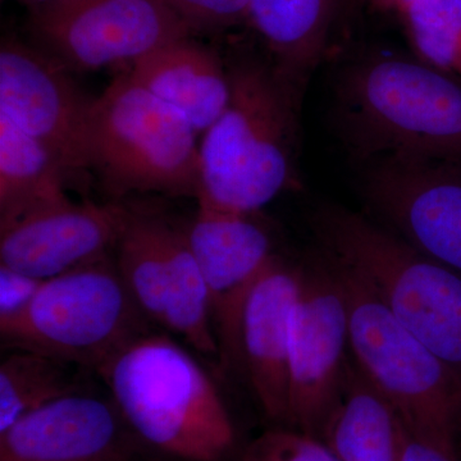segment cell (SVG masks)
<instances>
[{
    "label": "cell",
    "mask_w": 461,
    "mask_h": 461,
    "mask_svg": "<svg viewBox=\"0 0 461 461\" xmlns=\"http://www.w3.org/2000/svg\"><path fill=\"white\" fill-rule=\"evenodd\" d=\"M230 102L200 144L198 202L258 213L295 184L303 93L268 56L226 60Z\"/></svg>",
    "instance_id": "cell-1"
},
{
    "label": "cell",
    "mask_w": 461,
    "mask_h": 461,
    "mask_svg": "<svg viewBox=\"0 0 461 461\" xmlns=\"http://www.w3.org/2000/svg\"><path fill=\"white\" fill-rule=\"evenodd\" d=\"M339 131L360 159L429 158L461 162V77L421 60L375 56L342 71Z\"/></svg>",
    "instance_id": "cell-2"
},
{
    "label": "cell",
    "mask_w": 461,
    "mask_h": 461,
    "mask_svg": "<svg viewBox=\"0 0 461 461\" xmlns=\"http://www.w3.org/2000/svg\"><path fill=\"white\" fill-rule=\"evenodd\" d=\"M95 375L130 429L158 453L221 461L235 446V427L214 382L165 333L139 336Z\"/></svg>",
    "instance_id": "cell-3"
},
{
    "label": "cell",
    "mask_w": 461,
    "mask_h": 461,
    "mask_svg": "<svg viewBox=\"0 0 461 461\" xmlns=\"http://www.w3.org/2000/svg\"><path fill=\"white\" fill-rule=\"evenodd\" d=\"M313 229L324 254L357 273L406 330L461 375L460 273L342 206H320Z\"/></svg>",
    "instance_id": "cell-4"
},
{
    "label": "cell",
    "mask_w": 461,
    "mask_h": 461,
    "mask_svg": "<svg viewBox=\"0 0 461 461\" xmlns=\"http://www.w3.org/2000/svg\"><path fill=\"white\" fill-rule=\"evenodd\" d=\"M196 136L180 112L124 72L91 102L87 169L113 202L150 193L198 199L202 159Z\"/></svg>",
    "instance_id": "cell-5"
},
{
    "label": "cell",
    "mask_w": 461,
    "mask_h": 461,
    "mask_svg": "<svg viewBox=\"0 0 461 461\" xmlns=\"http://www.w3.org/2000/svg\"><path fill=\"white\" fill-rule=\"evenodd\" d=\"M329 259L348 302L354 359L409 432L461 456L459 373L406 330L357 273Z\"/></svg>",
    "instance_id": "cell-6"
},
{
    "label": "cell",
    "mask_w": 461,
    "mask_h": 461,
    "mask_svg": "<svg viewBox=\"0 0 461 461\" xmlns=\"http://www.w3.org/2000/svg\"><path fill=\"white\" fill-rule=\"evenodd\" d=\"M151 327L111 253L45 281L23 313L0 321V339L11 350L39 351L95 373Z\"/></svg>",
    "instance_id": "cell-7"
},
{
    "label": "cell",
    "mask_w": 461,
    "mask_h": 461,
    "mask_svg": "<svg viewBox=\"0 0 461 461\" xmlns=\"http://www.w3.org/2000/svg\"><path fill=\"white\" fill-rule=\"evenodd\" d=\"M29 32L75 72L130 66L193 33L165 0H51L30 9Z\"/></svg>",
    "instance_id": "cell-8"
},
{
    "label": "cell",
    "mask_w": 461,
    "mask_h": 461,
    "mask_svg": "<svg viewBox=\"0 0 461 461\" xmlns=\"http://www.w3.org/2000/svg\"><path fill=\"white\" fill-rule=\"evenodd\" d=\"M350 348L348 302L335 267L321 254L300 267L290 324L288 429L321 439L344 390Z\"/></svg>",
    "instance_id": "cell-9"
},
{
    "label": "cell",
    "mask_w": 461,
    "mask_h": 461,
    "mask_svg": "<svg viewBox=\"0 0 461 461\" xmlns=\"http://www.w3.org/2000/svg\"><path fill=\"white\" fill-rule=\"evenodd\" d=\"M369 209L387 230L461 275V162L384 157L362 178Z\"/></svg>",
    "instance_id": "cell-10"
},
{
    "label": "cell",
    "mask_w": 461,
    "mask_h": 461,
    "mask_svg": "<svg viewBox=\"0 0 461 461\" xmlns=\"http://www.w3.org/2000/svg\"><path fill=\"white\" fill-rule=\"evenodd\" d=\"M72 71L36 45L3 39L0 114L45 145L66 173L87 169V118L93 99Z\"/></svg>",
    "instance_id": "cell-11"
},
{
    "label": "cell",
    "mask_w": 461,
    "mask_h": 461,
    "mask_svg": "<svg viewBox=\"0 0 461 461\" xmlns=\"http://www.w3.org/2000/svg\"><path fill=\"white\" fill-rule=\"evenodd\" d=\"M187 236L208 290L218 362L222 371L238 372L245 305L276 256L271 232L256 213L222 211L198 202Z\"/></svg>",
    "instance_id": "cell-12"
},
{
    "label": "cell",
    "mask_w": 461,
    "mask_h": 461,
    "mask_svg": "<svg viewBox=\"0 0 461 461\" xmlns=\"http://www.w3.org/2000/svg\"><path fill=\"white\" fill-rule=\"evenodd\" d=\"M127 203L72 202L68 196L38 206L0 226V264L50 280L113 253Z\"/></svg>",
    "instance_id": "cell-13"
},
{
    "label": "cell",
    "mask_w": 461,
    "mask_h": 461,
    "mask_svg": "<svg viewBox=\"0 0 461 461\" xmlns=\"http://www.w3.org/2000/svg\"><path fill=\"white\" fill-rule=\"evenodd\" d=\"M144 444L111 399L62 397L0 432V461H133Z\"/></svg>",
    "instance_id": "cell-14"
},
{
    "label": "cell",
    "mask_w": 461,
    "mask_h": 461,
    "mask_svg": "<svg viewBox=\"0 0 461 461\" xmlns=\"http://www.w3.org/2000/svg\"><path fill=\"white\" fill-rule=\"evenodd\" d=\"M299 275L300 267L276 254L249 296L240 330L238 373L277 427L290 420V324Z\"/></svg>",
    "instance_id": "cell-15"
},
{
    "label": "cell",
    "mask_w": 461,
    "mask_h": 461,
    "mask_svg": "<svg viewBox=\"0 0 461 461\" xmlns=\"http://www.w3.org/2000/svg\"><path fill=\"white\" fill-rule=\"evenodd\" d=\"M129 75L180 112L198 135L208 131L229 105L226 60L191 35L139 58Z\"/></svg>",
    "instance_id": "cell-16"
},
{
    "label": "cell",
    "mask_w": 461,
    "mask_h": 461,
    "mask_svg": "<svg viewBox=\"0 0 461 461\" xmlns=\"http://www.w3.org/2000/svg\"><path fill=\"white\" fill-rule=\"evenodd\" d=\"M321 439L339 461H402V421L353 354Z\"/></svg>",
    "instance_id": "cell-17"
},
{
    "label": "cell",
    "mask_w": 461,
    "mask_h": 461,
    "mask_svg": "<svg viewBox=\"0 0 461 461\" xmlns=\"http://www.w3.org/2000/svg\"><path fill=\"white\" fill-rule=\"evenodd\" d=\"M344 0H250L248 23L267 56L297 89L321 62Z\"/></svg>",
    "instance_id": "cell-18"
},
{
    "label": "cell",
    "mask_w": 461,
    "mask_h": 461,
    "mask_svg": "<svg viewBox=\"0 0 461 461\" xmlns=\"http://www.w3.org/2000/svg\"><path fill=\"white\" fill-rule=\"evenodd\" d=\"M169 215L127 203V217L113 257L124 286L154 327L168 321Z\"/></svg>",
    "instance_id": "cell-19"
},
{
    "label": "cell",
    "mask_w": 461,
    "mask_h": 461,
    "mask_svg": "<svg viewBox=\"0 0 461 461\" xmlns=\"http://www.w3.org/2000/svg\"><path fill=\"white\" fill-rule=\"evenodd\" d=\"M66 178L50 149L0 114V226L66 198Z\"/></svg>",
    "instance_id": "cell-20"
},
{
    "label": "cell",
    "mask_w": 461,
    "mask_h": 461,
    "mask_svg": "<svg viewBox=\"0 0 461 461\" xmlns=\"http://www.w3.org/2000/svg\"><path fill=\"white\" fill-rule=\"evenodd\" d=\"M85 372L50 355L14 348L0 363V432L48 403L85 393Z\"/></svg>",
    "instance_id": "cell-21"
},
{
    "label": "cell",
    "mask_w": 461,
    "mask_h": 461,
    "mask_svg": "<svg viewBox=\"0 0 461 461\" xmlns=\"http://www.w3.org/2000/svg\"><path fill=\"white\" fill-rule=\"evenodd\" d=\"M399 18L417 59L461 77V0H414Z\"/></svg>",
    "instance_id": "cell-22"
},
{
    "label": "cell",
    "mask_w": 461,
    "mask_h": 461,
    "mask_svg": "<svg viewBox=\"0 0 461 461\" xmlns=\"http://www.w3.org/2000/svg\"><path fill=\"white\" fill-rule=\"evenodd\" d=\"M241 461H339L317 437L288 427H276L254 438Z\"/></svg>",
    "instance_id": "cell-23"
},
{
    "label": "cell",
    "mask_w": 461,
    "mask_h": 461,
    "mask_svg": "<svg viewBox=\"0 0 461 461\" xmlns=\"http://www.w3.org/2000/svg\"><path fill=\"white\" fill-rule=\"evenodd\" d=\"M191 32H223L249 21L250 0H165Z\"/></svg>",
    "instance_id": "cell-24"
},
{
    "label": "cell",
    "mask_w": 461,
    "mask_h": 461,
    "mask_svg": "<svg viewBox=\"0 0 461 461\" xmlns=\"http://www.w3.org/2000/svg\"><path fill=\"white\" fill-rule=\"evenodd\" d=\"M44 282L0 264V321L23 313L38 295Z\"/></svg>",
    "instance_id": "cell-25"
},
{
    "label": "cell",
    "mask_w": 461,
    "mask_h": 461,
    "mask_svg": "<svg viewBox=\"0 0 461 461\" xmlns=\"http://www.w3.org/2000/svg\"><path fill=\"white\" fill-rule=\"evenodd\" d=\"M402 461H461V456L412 435L402 424Z\"/></svg>",
    "instance_id": "cell-26"
},
{
    "label": "cell",
    "mask_w": 461,
    "mask_h": 461,
    "mask_svg": "<svg viewBox=\"0 0 461 461\" xmlns=\"http://www.w3.org/2000/svg\"><path fill=\"white\" fill-rule=\"evenodd\" d=\"M414 0H362V5H371L372 8L382 12H391L399 16L400 14Z\"/></svg>",
    "instance_id": "cell-27"
},
{
    "label": "cell",
    "mask_w": 461,
    "mask_h": 461,
    "mask_svg": "<svg viewBox=\"0 0 461 461\" xmlns=\"http://www.w3.org/2000/svg\"><path fill=\"white\" fill-rule=\"evenodd\" d=\"M18 2L23 3L30 9L38 7V5H44V3L51 2V0H18Z\"/></svg>",
    "instance_id": "cell-28"
},
{
    "label": "cell",
    "mask_w": 461,
    "mask_h": 461,
    "mask_svg": "<svg viewBox=\"0 0 461 461\" xmlns=\"http://www.w3.org/2000/svg\"><path fill=\"white\" fill-rule=\"evenodd\" d=\"M360 5H362V0H344V5H346L348 9H351V11L360 7Z\"/></svg>",
    "instance_id": "cell-29"
}]
</instances>
